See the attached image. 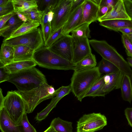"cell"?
Masks as SVG:
<instances>
[{"label":"cell","instance_id":"1","mask_svg":"<svg viewBox=\"0 0 132 132\" xmlns=\"http://www.w3.org/2000/svg\"><path fill=\"white\" fill-rule=\"evenodd\" d=\"M7 81L14 84L20 92L31 90L47 82L45 76L35 67L11 74Z\"/></svg>","mask_w":132,"mask_h":132},{"label":"cell","instance_id":"2","mask_svg":"<svg viewBox=\"0 0 132 132\" xmlns=\"http://www.w3.org/2000/svg\"><path fill=\"white\" fill-rule=\"evenodd\" d=\"M32 60L39 66L55 70H74L75 64L52 51L44 46L35 51Z\"/></svg>","mask_w":132,"mask_h":132},{"label":"cell","instance_id":"3","mask_svg":"<svg viewBox=\"0 0 132 132\" xmlns=\"http://www.w3.org/2000/svg\"><path fill=\"white\" fill-rule=\"evenodd\" d=\"M97 67L74 71L70 84L71 92L78 100L81 102L93 84L101 77Z\"/></svg>","mask_w":132,"mask_h":132},{"label":"cell","instance_id":"4","mask_svg":"<svg viewBox=\"0 0 132 132\" xmlns=\"http://www.w3.org/2000/svg\"><path fill=\"white\" fill-rule=\"evenodd\" d=\"M93 48L103 58L111 62L123 73L132 75V70L127 62L116 50L104 40H89Z\"/></svg>","mask_w":132,"mask_h":132},{"label":"cell","instance_id":"5","mask_svg":"<svg viewBox=\"0 0 132 132\" xmlns=\"http://www.w3.org/2000/svg\"><path fill=\"white\" fill-rule=\"evenodd\" d=\"M61 88L60 87L55 90L47 82L31 90L20 92L24 102L26 112L27 113H32L40 103L56 96Z\"/></svg>","mask_w":132,"mask_h":132},{"label":"cell","instance_id":"6","mask_svg":"<svg viewBox=\"0 0 132 132\" xmlns=\"http://www.w3.org/2000/svg\"><path fill=\"white\" fill-rule=\"evenodd\" d=\"M3 107L11 119L18 125L23 114L26 112L24 102L20 92L18 90L8 91L5 97Z\"/></svg>","mask_w":132,"mask_h":132},{"label":"cell","instance_id":"7","mask_svg":"<svg viewBox=\"0 0 132 132\" xmlns=\"http://www.w3.org/2000/svg\"><path fill=\"white\" fill-rule=\"evenodd\" d=\"M3 43L13 46H26L34 51L44 46L42 30L39 27L18 36L4 39Z\"/></svg>","mask_w":132,"mask_h":132},{"label":"cell","instance_id":"8","mask_svg":"<svg viewBox=\"0 0 132 132\" xmlns=\"http://www.w3.org/2000/svg\"><path fill=\"white\" fill-rule=\"evenodd\" d=\"M107 124L106 117L100 113H93L82 116L77 121V132H94Z\"/></svg>","mask_w":132,"mask_h":132},{"label":"cell","instance_id":"9","mask_svg":"<svg viewBox=\"0 0 132 132\" xmlns=\"http://www.w3.org/2000/svg\"><path fill=\"white\" fill-rule=\"evenodd\" d=\"M72 2V0H59L53 10L54 15L51 22L52 34L62 27L67 21Z\"/></svg>","mask_w":132,"mask_h":132},{"label":"cell","instance_id":"10","mask_svg":"<svg viewBox=\"0 0 132 132\" xmlns=\"http://www.w3.org/2000/svg\"><path fill=\"white\" fill-rule=\"evenodd\" d=\"M49 48L56 54L72 62L73 44L71 35L63 36Z\"/></svg>","mask_w":132,"mask_h":132},{"label":"cell","instance_id":"11","mask_svg":"<svg viewBox=\"0 0 132 132\" xmlns=\"http://www.w3.org/2000/svg\"><path fill=\"white\" fill-rule=\"evenodd\" d=\"M123 74L119 70L113 73L104 75V85L91 97L104 96L112 90L120 88Z\"/></svg>","mask_w":132,"mask_h":132},{"label":"cell","instance_id":"12","mask_svg":"<svg viewBox=\"0 0 132 132\" xmlns=\"http://www.w3.org/2000/svg\"><path fill=\"white\" fill-rule=\"evenodd\" d=\"M72 37L73 44L72 61L75 64L92 53L88 38Z\"/></svg>","mask_w":132,"mask_h":132},{"label":"cell","instance_id":"13","mask_svg":"<svg viewBox=\"0 0 132 132\" xmlns=\"http://www.w3.org/2000/svg\"><path fill=\"white\" fill-rule=\"evenodd\" d=\"M100 0H85L81 20L75 28L84 23H87L90 24L92 22L98 20Z\"/></svg>","mask_w":132,"mask_h":132},{"label":"cell","instance_id":"14","mask_svg":"<svg viewBox=\"0 0 132 132\" xmlns=\"http://www.w3.org/2000/svg\"><path fill=\"white\" fill-rule=\"evenodd\" d=\"M115 19L131 20L126 12L123 0H118L112 9L104 16L99 18L98 21L100 22Z\"/></svg>","mask_w":132,"mask_h":132},{"label":"cell","instance_id":"15","mask_svg":"<svg viewBox=\"0 0 132 132\" xmlns=\"http://www.w3.org/2000/svg\"><path fill=\"white\" fill-rule=\"evenodd\" d=\"M84 2L68 18L63 27L62 33L64 35H69L80 22Z\"/></svg>","mask_w":132,"mask_h":132},{"label":"cell","instance_id":"16","mask_svg":"<svg viewBox=\"0 0 132 132\" xmlns=\"http://www.w3.org/2000/svg\"><path fill=\"white\" fill-rule=\"evenodd\" d=\"M0 129L2 132H20L3 107L0 109Z\"/></svg>","mask_w":132,"mask_h":132},{"label":"cell","instance_id":"17","mask_svg":"<svg viewBox=\"0 0 132 132\" xmlns=\"http://www.w3.org/2000/svg\"><path fill=\"white\" fill-rule=\"evenodd\" d=\"M24 22L20 20L15 13L0 29V35L4 39L9 38L12 34Z\"/></svg>","mask_w":132,"mask_h":132},{"label":"cell","instance_id":"18","mask_svg":"<svg viewBox=\"0 0 132 132\" xmlns=\"http://www.w3.org/2000/svg\"><path fill=\"white\" fill-rule=\"evenodd\" d=\"M100 25L109 29L118 31L121 28H132V21L125 19H115L104 20L100 22Z\"/></svg>","mask_w":132,"mask_h":132},{"label":"cell","instance_id":"19","mask_svg":"<svg viewBox=\"0 0 132 132\" xmlns=\"http://www.w3.org/2000/svg\"><path fill=\"white\" fill-rule=\"evenodd\" d=\"M14 49V61L32 60L34 50L28 46L18 45L13 46Z\"/></svg>","mask_w":132,"mask_h":132},{"label":"cell","instance_id":"20","mask_svg":"<svg viewBox=\"0 0 132 132\" xmlns=\"http://www.w3.org/2000/svg\"><path fill=\"white\" fill-rule=\"evenodd\" d=\"M37 64L33 60L14 61L4 66L10 73H15L24 70L35 67Z\"/></svg>","mask_w":132,"mask_h":132},{"label":"cell","instance_id":"21","mask_svg":"<svg viewBox=\"0 0 132 132\" xmlns=\"http://www.w3.org/2000/svg\"><path fill=\"white\" fill-rule=\"evenodd\" d=\"M14 55L13 47L3 43L0 52V67L13 62Z\"/></svg>","mask_w":132,"mask_h":132},{"label":"cell","instance_id":"22","mask_svg":"<svg viewBox=\"0 0 132 132\" xmlns=\"http://www.w3.org/2000/svg\"><path fill=\"white\" fill-rule=\"evenodd\" d=\"M131 80L130 76L124 73L120 87L122 99L130 103H131L132 101Z\"/></svg>","mask_w":132,"mask_h":132},{"label":"cell","instance_id":"23","mask_svg":"<svg viewBox=\"0 0 132 132\" xmlns=\"http://www.w3.org/2000/svg\"><path fill=\"white\" fill-rule=\"evenodd\" d=\"M97 62L95 55L92 53L75 64L74 71L88 69L96 67Z\"/></svg>","mask_w":132,"mask_h":132},{"label":"cell","instance_id":"24","mask_svg":"<svg viewBox=\"0 0 132 132\" xmlns=\"http://www.w3.org/2000/svg\"><path fill=\"white\" fill-rule=\"evenodd\" d=\"M14 12L22 13L30 9L38 7L37 1L35 0H12Z\"/></svg>","mask_w":132,"mask_h":132},{"label":"cell","instance_id":"25","mask_svg":"<svg viewBox=\"0 0 132 132\" xmlns=\"http://www.w3.org/2000/svg\"><path fill=\"white\" fill-rule=\"evenodd\" d=\"M72 125L71 122L57 117L53 120L50 126H52L57 132H73Z\"/></svg>","mask_w":132,"mask_h":132},{"label":"cell","instance_id":"26","mask_svg":"<svg viewBox=\"0 0 132 132\" xmlns=\"http://www.w3.org/2000/svg\"><path fill=\"white\" fill-rule=\"evenodd\" d=\"M40 25L39 23L36 22L28 21L24 22L8 38L15 37L26 33L38 28Z\"/></svg>","mask_w":132,"mask_h":132},{"label":"cell","instance_id":"27","mask_svg":"<svg viewBox=\"0 0 132 132\" xmlns=\"http://www.w3.org/2000/svg\"><path fill=\"white\" fill-rule=\"evenodd\" d=\"M97 67L101 75L103 73L109 74L120 70L114 64L103 58L99 62Z\"/></svg>","mask_w":132,"mask_h":132},{"label":"cell","instance_id":"28","mask_svg":"<svg viewBox=\"0 0 132 132\" xmlns=\"http://www.w3.org/2000/svg\"><path fill=\"white\" fill-rule=\"evenodd\" d=\"M44 12V11H39L38 7H36L22 13L26 16L28 21L38 22L40 24Z\"/></svg>","mask_w":132,"mask_h":132},{"label":"cell","instance_id":"29","mask_svg":"<svg viewBox=\"0 0 132 132\" xmlns=\"http://www.w3.org/2000/svg\"><path fill=\"white\" fill-rule=\"evenodd\" d=\"M89 24L87 23H84L75 28L71 32V36L88 38H90Z\"/></svg>","mask_w":132,"mask_h":132},{"label":"cell","instance_id":"30","mask_svg":"<svg viewBox=\"0 0 132 132\" xmlns=\"http://www.w3.org/2000/svg\"><path fill=\"white\" fill-rule=\"evenodd\" d=\"M60 101L56 96L52 98L47 106L40 112L38 113L35 117L36 120L40 121L46 118L52 109L56 107Z\"/></svg>","mask_w":132,"mask_h":132},{"label":"cell","instance_id":"31","mask_svg":"<svg viewBox=\"0 0 132 132\" xmlns=\"http://www.w3.org/2000/svg\"><path fill=\"white\" fill-rule=\"evenodd\" d=\"M18 126L20 132H37L35 129L29 122L26 112L23 114Z\"/></svg>","mask_w":132,"mask_h":132},{"label":"cell","instance_id":"32","mask_svg":"<svg viewBox=\"0 0 132 132\" xmlns=\"http://www.w3.org/2000/svg\"><path fill=\"white\" fill-rule=\"evenodd\" d=\"M59 0H37L38 9L39 10L41 11H44L46 9H48L50 10H52Z\"/></svg>","mask_w":132,"mask_h":132},{"label":"cell","instance_id":"33","mask_svg":"<svg viewBox=\"0 0 132 132\" xmlns=\"http://www.w3.org/2000/svg\"><path fill=\"white\" fill-rule=\"evenodd\" d=\"M104 83V76L101 77L92 86L85 94L84 98L90 97L98 91L102 87Z\"/></svg>","mask_w":132,"mask_h":132},{"label":"cell","instance_id":"34","mask_svg":"<svg viewBox=\"0 0 132 132\" xmlns=\"http://www.w3.org/2000/svg\"><path fill=\"white\" fill-rule=\"evenodd\" d=\"M62 28L63 27L61 28L52 34L48 40L45 43L44 46L50 47L59 38L64 36L62 33Z\"/></svg>","mask_w":132,"mask_h":132},{"label":"cell","instance_id":"35","mask_svg":"<svg viewBox=\"0 0 132 132\" xmlns=\"http://www.w3.org/2000/svg\"><path fill=\"white\" fill-rule=\"evenodd\" d=\"M122 43L125 48L126 54L128 57H132V42L127 35L122 34Z\"/></svg>","mask_w":132,"mask_h":132},{"label":"cell","instance_id":"36","mask_svg":"<svg viewBox=\"0 0 132 132\" xmlns=\"http://www.w3.org/2000/svg\"><path fill=\"white\" fill-rule=\"evenodd\" d=\"M14 12L12 0H9L5 4L0 6V16Z\"/></svg>","mask_w":132,"mask_h":132},{"label":"cell","instance_id":"37","mask_svg":"<svg viewBox=\"0 0 132 132\" xmlns=\"http://www.w3.org/2000/svg\"><path fill=\"white\" fill-rule=\"evenodd\" d=\"M44 44L48 40L52 34L51 23L48 22L42 30Z\"/></svg>","mask_w":132,"mask_h":132},{"label":"cell","instance_id":"38","mask_svg":"<svg viewBox=\"0 0 132 132\" xmlns=\"http://www.w3.org/2000/svg\"><path fill=\"white\" fill-rule=\"evenodd\" d=\"M85 1V0H72L68 19L84 2Z\"/></svg>","mask_w":132,"mask_h":132},{"label":"cell","instance_id":"39","mask_svg":"<svg viewBox=\"0 0 132 132\" xmlns=\"http://www.w3.org/2000/svg\"><path fill=\"white\" fill-rule=\"evenodd\" d=\"M10 74L4 66L0 67V83L7 81Z\"/></svg>","mask_w":132,"mask_h":132},{"label":"cell","instance_id":"40","mask_svg":"<svg viewBox=\"0 0 132 132\" xmlns=\"http://www.w3.org/2000/svg\"><path fill=\"white\" fill-rule=\"evenodd\" d=\"M126 12L132 21V0H123Z\"/></svg>","mask_w":132,"mask_h":132},{"label":"cell","instance_id":"41","mask_svg":"<svg viewBox=\"0 0 132 132\" xmlns=\"http://www.w3.org/2000/svg\"><path fill=\"white\" fill-rule=\"evenodd\" d=\"M15 13L13 12L0 16V29L4 26L6 22Z\"/></svg>","mask_w":132,"mask_h":132},{"label":"cell","instance_id":"42","mask_svg":"<svg viewBox=\"0 0 132 132\" xmlns=\"http://www.w3.org/2000/svg\"><path fill=\"white\" fill-rule=\"evenodd\" d=\"M118 0H100L99 6H105L109 7L111 10L114 7Z\"/></svg>","mask_w":132,"mask_h":132},{"label":"cell","instance_id":"43","mask_svg":"<svg viewBox=\"0 0 132 132\" xmlns=\"http://www.w3.org/2000/svg\"><path fill=\"white\" fill-rule=\"evenodd\" d=\"M111 10L110 9L106 6L104 5L99 6L98 13V19L104 16Z\"/></svg>","mask_w":132,"mask_h":132},{"label":"cell","instance_id":"44","mask_svg":"<svg viewBox=\"0 0 132 132\" xmlns=\"http://www.w3.org/2000/svg\"><path fill=\"white\" fill-rule=\"evenodd\" d=\"M50 11V10L48 9H46L44 10L40 24L41 26V30L42 29L44 26L48 23V13Z\"/></svg>","mask_w":132,"mask_h":132},{"label":"cell","instance_id":"45","mask_svg":"<svg viewBox=\"0 0 132 132\" xmlns=\"http://www.w3.org/2000/svg\"><path fill=\"white\" fill-rule=\"evenodd\" d=\"M125 113L129 124L132 127V108H126L125 110Z\"/></svg>","mask_w":132,"mask_h":132},{"label":"cell","instance_id":"46","mask_svg":"<svg viewBox=\"0 0 132 132\" xmlns=\"http://www.w3.org/2000/svg\"><path fill=\"white\" fill-rule=\"evenodd\" d=\"M118 31L121 32L122 34L128 35L132 34V28H124L119 29Z\"/></svg>","mask_w":132,"mask_h":132},{"label":"cell","instance_id":"47","mask_svg":"<svg viewBox=\"0 0 132 132\" xmlns=\"http://www.w3.org/2000/svg\"><path fill=\"white\" fill-rule=\"evenodd\" d=\"M19 19L23 22H26L28 20L26 16L22 13L20 12L16 13Z\"/></svg>","mask_w":132,"mask_h":132},{"label":"cell","instance_id":"48","mask_svg":"<svg viewBox=\"0 0 132 132\" xmlns=\"http://www.w3.org/2000/svg\"><path fill=\"white\" fill-rule=\"evenodd\" d=\"M48 22L51 23V22L53 19L54 13L52 10H50L48 13Z\"/></svg>","mask_w":132,"mask_h":132},{"label":"cell","instance_id":"49","mask_svg":"<svg viewBox=\"0 0 132 132\" xmlns=\"http://www.w3.org/2000/svg\"><path fill=\"white\" fill-rule=\"evenodd\" d=\"M5 99L2 93V90L1 88L0 89V108H2L3 103Z\"/></svg>","mask_w":132,"mask_h":132},{"label":"cell","instance_id":"50","mask_svg":"<svg viewBox=\"0 0 132 132\" xmlns=\"http://www.w3.org/2000/svg\"><path fill=\"white\" fill-rule=\"evenodd\" d=\"M43 132H57L52 126H50Z\"/></svg>","mask_w":132,"mask_h":132},{"label":"cell","instance_id":"51","mask_svg":"<svg viewBox=\"0 0 132 132\" xmlns=\"http://www.w3.org/2000/svg\"><path fill=\"white\" fill-rule=\"evenodd\" d=\"M127 60L130 67L132 68V57H128L127 58Z\"/></svg>","mask_w":132,"mask_h":132},{"label":"cell","instance_id":"52","mask_svg":"<svg viewBox=\"0 0 132 132\" xmlns=\"http://www.w3.org/2000/svg\"><path fill=\"white\" fill-rule=\"evenodd\" d=\"M9 1V0H0V6L5 4Z\"/></svg>","mask_w":132,"mask_h":132},{"label":"cell","instance_id":"53","mask_svg":"<svg viewBox=\"0 0 132 132\" xmlns=\"http://www.w3.org/2000/svg\"><path fill=\"white\" fill-rule=\"evenodd\" d=\"M127 36L132 42V34Z\"/></svg>","mask_w":132,"mask_h":132},{"label":"cell","instance_id":"54","mask_svg":"<svg viewBox=\"0 0 132 132\" xmlns=\"http://www.w3.org/2000/svg\"><path fill=\"white\" fill-rule=\"evenodd\" d=\"M130 77L131 80H132V75L130 76Z\"/></svg>","mask_w":132,"mask_h":132}]
</instances>
